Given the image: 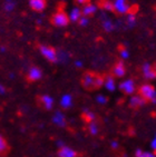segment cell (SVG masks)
<instances>
[{
    "label": "cell",
    "instance_id": "7c38bea8",
    "mask_svg": "<svg viewBox=\"0 0 156 157\" xmlns=\"http://www.w3.org/2000/svg\"><path fill=\"white\" fill-rule=\"evenodd\" d=\"M30 9L35 12H42L47 7V0H28Z\"/></svg>",
    "mask_w": 156,
    "mask_h": 157
},
{
    "label": "cell",
    "instance_id": "30bf717a",
    "mask_svg": "<svg viewBox=\"0 0 156 157\" xmlns=\"http://www.w3.org/2000/svg\"><path fill=\"white\" fill-rule=\"evenodd\" d=\"M58 157H79L80 153L69 146H60L57 149Z\"/></svg>",
    "mask_w": 156,
    "mask_h": 157
},
{
    "label": "cell",
    "instance_id": "52a82bcc",
    "mask_svg": "<svg viewBox=\"0 0 156 157\" xmlns=\"http://www.w3.org/2000/svg\"><path fill=\"white\" fill-rule=\"evenodd\" d=\"M113 5H114V12L118 15H126L132 11V7L129 6L127 0H115Z\"/></svg>",
    "mask_w": 156,
    "mask_h": 157
},
{
    "label": "cell",
    "instance_id": "7a4b0ae2",
    "mask_svg": "<svg viewBox=\"0 0 156 157\" xmlns=\"http://www.w3.org/2000/svg\"><path fill=\"white\" fill-rule=\"evenodd\" d=\"M49 22L54 27L64 28L68 26L69 22H70V19H69V15L64 9V7L59 5L57 7V9L55 10L49 17Z\"/></svg>",
    "mask_w": 156,
    "mask_h": 157
},
{
    "label": "cell",
    "instance_id": "44dd1931",
    "mask_svg": "<svg viewBox=\"0 0 156 157\" xmlns=\"http://www.w3.org/2000/svg\"><path fill=\"white\" fill-rule=\"evenodd\" d=\"M136 157H156L155 153H147V151H143L141 149H137L135 153Z\"/></svg>",
    "mask_w": 156,
    "mask_h": 157
},
{
    "label": "cell",
    "instance_id": "3957f363",
    "mask_svg": "<svg viewBox=\"0 0 156 157\" xmlns=\"http://www.w3.org/2000/svg\"><path fill=\"white\" fill-rule=\"evenodd\" d=\"M37 49L48 63H55L58 60V52L54 46L47 44H37Z\"/></svg>",
    "mask_w": 156,
    "mask_h": 157
},
{
    "label": "cell",
    "instance_id": "9a60e30c",
    "mask_svg": "<svg viewBox=\"0 0 156 157\" xmlns=\"http://www.w3.org/2000/svg\"><path fill=\"white\" fill-rule=\"evenodd\" d=\"M81 15L86 17V18H90V17H93L95 13H96V10H97V7L93 3H87V5H84V7L81 8Z\"/></svg>",
    "mask_w": 156,
    "mask_h": 157
},
{
    "label": "cell",
    "instance_id": "4fadbf2b",
    "mask_svg": "<svg viewBox=\"0 0 156 157\" xmlns=\"http://www.w3.org/2000/svg\"><path fill=\"white\" fill-rule=\"evenodd\" d=\"M146 104V101H145L143 98H142L139 95H134V96H132V98H131V100H129V107L133 109H138L141 108V107H143V106Z\"/></svg>",
    "mask_w": 156,
    "mask_h": 157
},
{
    "label": "cell",
    "instance_id": "603a6c76",
    "mask_svg": "<svg viewBox=\"0 0 156 157\" xmlns=\"http://www.w3.org/2000/svg\"><path fill=\"white\" fill-rule=\"evenodd\" d=\"M104 28H106V30L107 31H111V29H113V25H111V22L107 21L106 24H104Z\"/></svg>",
    "mask_w": 156,
    "mask_h": 157
},
{
    "label": "cell",
    "instance_id": "d6986e66",
    "mask_svg": "<svg viewBox=\"0 0 156 157\" xmlns=\"http://www.w3.org/2000/svg\"><path fill=\"white\" fill-rule=\"evenodd\" d=\"M81 119L85 121V124H88V123H90V121H96L97 117L94 113L89 112V110H85V112L81 113Z\"/></svg>",
    "mask_w": 156,
    "mask_h": 157
},
{
    "label": "cell",
    "instance_id": "ba28073f",
    "mask_svg": "<svg viewBox=\"0 0 156 157\" xmlns=\"http://www.w3.org/2000/svg\"><path fill=\"white\" fill-rule=\"evenodd\" d=\"M111 75L113 76L114 78H123L124 76L126 75V67H125V63L122 60L117 61L114 66L111 67Z\"/></svg>",
    "mask_w": 156,
    "mask_h": 157
},
{
    "label": "cell",
    "instance_id": "d4e9b609",
    "mask_svg": "<svg viewBox=\"0 0 156 157\" xmlns=\"http://www.w3.org/2000/svg\"><path fill=\"white\" fill-rule=\"evenodd\" d=\"M76 2H78L79 5H87V3H89L90 2V0H75Z\"/></svg>",
    "mask_w": 156,
    "mask_h": 157
},
{
    "label": "cell",
    "instance_id": "6da1fadb",
    "mask_svg": "<svg viewBox=\"0 0 156 157\" xmlns=\"http://www.w3.org/2000/svg\"><path fill=\"white\" fill-rule=\"evenodd\" d=\"M80 85L87 91L98 90L104 86V75L93 70H86L80 77Z\"/></svg>",
    "mask_w": 156,
    "mask_h": 157
},
{
    "label": "cell",
    "instance_id": "8fae6325",
    "mask_svg": "<svg viewBox=\"0 0 156 157\" xmlns=\"http://www.w3.org/2000/svg\"><path fill=\"white\" fill-rule=\"evenodd\" d=\"M11 153V146L6 137L0 134V157L9 156Z\"/></svg>",
    "mask_w": 156,
    "mask_h": 157
},
{
    "label": "cell",
    "instance_id": "5b68a950",
    "mask_svg": "<svg viewBox=\"0 0 156 157\" xmlns=\"http://www.w3.org/2000/svg\"><path fill=\"white\" fill-rule=\"evenodd\" d=\"M35 104L40 110L50 112L54 108L55 101L54 98L47 94H38L35 96Z\"/></svg>",
    "mask_w": 156,
    "mask_h": 157
},
{
    "label": "cell",
    "instance_id": "277c9868",
    "mask_svg": "<svg viewBox=\"0 0 156 157\" xmlns=\"http://www.w3.org/2000/svg\"><path fill=\"white\" fill-rule=\"evenodd\" d=\"M42 76H44V71H42L41 67L37 66V65H30L28 67V69L26 70V73H25L24 78L27 84L31 85L40 82Z\"/></svg>",
    "mask_w": 156,
    "mask_h": 157
},
{
    "label": "cell",
    "instance_id": "4316f807",
    "mask_svg": "<svg viewBox=\"0 0 156 157\" xmlns=\"http://www.w3.org/2000/svg\"><path fill=\"white\" fill-rule=\"evenodd\" d=\"M153 67H154V70H155V74H156V63H154Z\"/></svg>",
    "mask_w": 156,
    "mask_h": 157
},
{
    "label": "cell",
    "instance_id": "cb8c5ba5",
    "mask_svg": "<svg viewBox=\"0 0 156 157\" xmlns=\"http://www.w3.org/2000/svg\"><path fill=\"white\" fill-rule=\"evenodd\" d=\"M120 55L123 58H127L128 57V52L125 48H120Z\"/></svg>",
    "mask_w": 156,
    "mask_h": 157
},
{
    "label": "cell",
    "instance_id": "9c48e42d",
    "mask_svg": "<svg viewBox=\"0 0 156 157\" xmlns=\"http://www.w3.org/2000/svg\"><path fill=\"white\" fill-rule=\"evenodd\" d=\"M119 89H120V91L124 93L125 95L132 96V95L136 91L135 82H133L132 79H126V80H124L123 82H120L119 84Z\"/></svg>",
    "mask_w": 156,
    "mask_h": 157
},
{
    "label": "cell",
    "instance_id": "484cf974",
    "mask_svg": "<svg viewBox=\"0 0 156 157\" xmlns=\"http://www.w3.org/2000/svg\"><path fill=\"white\" fill-rule=\"evenodd\" d=\"M152 147H153L154 151H156V138L154 139V142L152 143Z\"/></svg>",
    "mask_w": 156,
    "mask_h": 157
},
{
    "label": "cell",
    "instance_id": "ac0fdd59",
    "mask_svg": "<svg viewBox=\"0 0 156 157\" xmlns=\"http://www.w3.org/2000/svg\"><path fill=\"white\" fill-rule=\"evenodd\" d=\"M99 8H102L104 10H107V11L114 12V5L111 0H99L98 2Z\"/></svg>",
    "mask_w": 156,
    "mask_h": 157
},
{
    "label": "cell",
    "instance_id": "8992f818",
    "mask_svg": "<svg viewBox=\"0 0 156 157\" xmlns=\"http://www.w3.org/2000/svg\"><path fill=\"white\" fill-rule=\"evenodd\" d=\"M137 95H139L146 103H155L156 101V89L153 85L150 84H144L139 86L137 89Z\"/></svg>",
    "mask_w": 156,
    "mask_h": 157
},
{
    "label": "cell",
    "instance_id": "2e32d148",
    "mask_svg": "<svg viewBox=\"0 0 156 157\" xmlns=\"http://www.w3.org/2000/svg\"><path fill=\"white\" fill-rule=\"evenodd\" d=\"M87 125V132L92 135V136H96V135H98L99 133V129H100V127H99V124L97 123V119L96 121H90V123H88Z\"/></svg>",
    "mask_w": 156,
    "mask_h": 157
},
{
    "label": "cell",
    "instance_id": "e0dca14e",
    "mask_svg": "<svg viewBox=\"0 0 156 157\" xmlns=\"http://www.w3.org/2000/svg\"><path fill=\"white\" fill-rule=\"evenodd\" d=\"M104 86H105L109 91L115 90V86H116V85H115V78L111 74L104 76Z\"/></svg>",
    "mask_w": 156,
    "mask_h": 157
},
{
    "label": "cell",
    "instance_id": "ffe728a7",
    "mask_svg": "<svg viewBox=\"0 0 156 157\" xmlns=\"http://www.w3.org/2000/svg\"><path fill=\"white\" fill-rule=\"evenodd\" d=\"M83 17V15H81V10L79 9V8H74V9L72 10V12L69 13V19H70V21H72V22H78V20Z\"/></svg>",
    "mask_w": 156,
    "mask_h": 157
},
{
    "label": "cell",
    "instance_id": "7402d4cb",
    "mask_svg": "<svg viewBox=\"0 0 156 157\" xmlns=\"http://www.w3.org/2000/svg\"><path fill=\"white\" fill-rule=\"evenodd\" d=\"M127 22H128L129 26H132V25L135 24V15H134V13H129L128 18H127Z\"/></svg>",
    "mask_w": 156,
    "mask_h": 157
},
{
    "label": "cell",
    "instance_id": "5bb4252c",
    "mask_svg": "<svg viewBox=\"0 0 156 157\" xmlns=\"http://www.w3.org/2000/svg\"><path fill=\"white\" fill-rule=\"evenodd\" d=\"M143 76H144L145 78L148 79V80H153V79L156 78V74H155V70H154V67L153 65H150V63H145L143 68Z\"/></svg>",
    "mask_w": 156,
    "mask_h": 157
}]
</instances>
